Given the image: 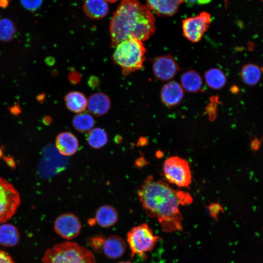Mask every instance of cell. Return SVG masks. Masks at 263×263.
Wrapping results in <instances>:
<instances>
[{
  "label": "cell",
  "instance_id": "obj_1",
  "mask_svg": "<svg viewBox=\"0 0 263 263\" xmlns=\"http://www.w3.org/2000/svg\"><path fill=\"white\" fill-rule=\"evenodd\" d=\"M137 192L145 212L157 220L164 232L182 229L183 218L180 207L192 203L193 199L189 193L175 189L152 175L145 179Z\"/></svg>",
  "mask_w": 263,
  "mask_h": 263
},
{
  "label": "cell",
  "instance_id": "obj_2",
  "mask_svg": "<svg viewBox=\"0 0 263 263\" xmlns=\"http://www.w3.org/2000/svg\"><path fill=\"white\" fill-rule=\"evenodd\" d=\"M155 31L154 17L147 6L137 0H123L110 22L111 45L114 47L119 43L132 38L143 41Z\"/></svg>",
  "mask_w": 263,
  "mask_h": 263
},
{
  "label": "cell",
  "instance_id": "obj_3",
  "mask_svg": "<svg viewBox=\"0 0 263 263\" xmlns=\"http://www.w3.org/2000/svg\"><path fill=\"white\" fill-rule=\"evenodd\" d=\"M42 263H96L94 254L89 249L73 242L58 243L48 249Z\"/></svg>",
  "mask_w": 263,
  "mask_h": 263
},
{
  "label": "cell",
  "instance_id": "obj_4",
  "mask_svg": "<svg viewBox=\"0 0 263 263\" xmlns=\"http://www.w3.org/2000/svg\"><path fill=\"white\" fill-rule=\"evenodd\" d=\"M115 47L113 59L121 67L124 75L142 68L146 51L142 41L129 39L119 43Z\"/></svg>",
  "mask_w": 263,
  "mask_h": 263
},
{
  "label": "cell",
  "instance_id": "obj_5",
  "mask_svg": "<svg viewBox=\"0 0 263 263\" xmlns=\"http://www.w3.org/2000/svg\"><path fill=\"white\" fill-rule=\"evenodd\" d=\"M126 237L132 258L136 255L143 256L150 252L159 239L146 223L133 227L128 232Z\"/></svg>",
  "mask_w": 263,
  "mask_h": 263
},
{
  "label": "cell",
  "instance_id": "obj_6",
  "mask_svg": "<svg viewBox=\"0 0 263 263\" xmlns=\"http://www.w3.org/2000/svg\"><path fill=\"white\" fill-rule=\"evenodd\" d=\"M163 171L166 179L180 188H187L191 183L192 174L189 163L178 156L166 159L163 164Z\"/></svg>",
  "mask_w": 263,
  "mask_h": 263
},
{
  "label": "cell",
  "instance_id": "obj_7",
  "mask_svg": "<svg viewBox=\"0 0 263 263\" xmlns=\"http://www.w3.org/2000/svg\"><path fill=\"white\" fill-rule=\"evenodd\" d=\"M20 203V196L17 189L0 176V224L6 222L14 215Z\"/></svg>",
  "mask_w": 263,
  "mask_h": 263
},
{
  "label": "cell",
  "instance_id": "obj_8",
  "mask_svg": "<svg viewBox=\"0 0 263 263\" xmlns=\"http://www.w3.org/2000/svg\"><path fill=\"white\" fill-rule=\"evenodd\" d=\"M210 22V15L206 12L187 18L182 21L183 35L191 42H199L208 29Z\"/></svg>",
  "mask_w": 263,
  "mask_h": 263
},
{
  "label": "cell",
  "instance_id": "obj_9",
  "mask_svg": "<svg viewBox=\"0 0 263 263\" xmlns=\"http://www.w3.org/2000/svg\"><path fill=\"white\" fill-rule=\"evenodd\" d=\"M54 229L56 233L61 238L71 240L79 235L82 225L76 215L72 213H64L56 218Z\"/></svg>",
  "mask_w": 263,
  "mask_h": 263
},
{
  "label": "cell",
  "instance_id": "obj_10",
  "mask_svg": "<svg viewBox=\"0 0 263 263\" xmlns=\"http://www.w3.org/2000/svg\"><path fill=\"white\" fill-rule=\"evenodd\" d=\"M180 70L174 58L170 55L159 56L153 62L152 71L155 77L162 81L172 79Z\"/></svg>",
  "mask_w": 263,
  "mask_h": 263
},
{
  "label": "cell",
  "instance_id": "obj_11",
  "mask_svg": "<svg viewBox=\"0 0 263 263\" xmlns=\"http://www.w3.org/2000/svg\"><path fill=\"white\" fill-rule=\"evenodd\" d=\"M184 96V92L181 85L174 81L165 84L160 92L162 103L168 107L176 106L181 102Z\"/></svg>",
  "mask_w": 263,
  "mask_h": 263
},
{
  "label": "cell",
  "instance_id": "obj_12",
  "mask_svg": "<svg viewBox=\"0 0 263 263\" xmlns=\"http://www.w3.org/2000/svg\"><path fill=\"white\" fill-rule=\"evenodd\" d=\"M127 248L126 242L117 235H112L105 238L102 253L108 258L117 259L125 252Z\"/></svg>",
  "mask_w": 263,
  "mask_h": 263
},
{
  "label": "cell",
  "instance_id": "obj_13",
  "mask_svg": "<svg viewBox=\"0 0 263 263\" xmlns=\"http://www.w3.org/2000/svg\"><path fill=\"white\" fill-rule=\"evenodd\" d=\"M55 146L62 155L70 156L78 150L79 142L77 137L72 133L64 132L59 133L55 139Z\"/></svg>",
  "mask_w": 263,
  "mask_h": 263
},
{
  "label": "cell",
  "instance_id": "obj_14",
  "mask_svg": "<svg viewBox=\"0 0 263 263\" xmlns=\"http://www.w3.org/2000/svg\"><path fill=\"white\" fill-rule=\"evenodd\" d=\"M118 220L117 211L113 207L105 205L99 207L95 211V218L90 219L89 224H97L103 228H109L115 225Z\"/></svg>",
  "mask_w": 263,
  "mask_h": 263
},
{
  "label": "cell",
  "instance_id": "obj_15",
  "mask_svg": "<svg viewBox=\"0 0 263 263\" xmlns=\"http://www.w3.org/2000/svg\"><path fill=\"white\" fill-rule=\"evenodd\" d=\"M185 0H147V7L159 16H171Z\"/></svg>",
  "mask_w": 263,
  "mask_h": 263
},
{
  "label": "cell",
  "instance_id": "obj_16",
  "mask_svg": "<svg viewBox=\"0 0 263 263\" xmlns=\"http://www.w3.org/2000/svg\"><path fill=\"white\" fill-rule=\"evenodd\" d=\"M110 106V98L103 93L93 94L88 100L87 108L89 112L96 116L105 114L109 110Z\"/></svg>",
  "mask_w": 263,
  "mask_h": 263
},
{
  "label": "cell",
  "instance_id": "obj_17",
  "mask_svg": "<svg viewBox=\"0 0 263 263\" xmlns=\"http://www.w3.org/2000/svg\"><path fill=\"white\" fill-rule=\"evenodd\" d=\"M83 10L89 18L98 19L107 15L109 6L105 0H85Z\"/></svg>",
  "mask_w": 263,
  "mask_h": 263
},
{
  "label": "cell",
  "instance_id": "obj_18",
  "mask_svg": "<svg viewBox=\"0 0 263 263\" xmlns=\"http://www.w3.org/2000/svg\"><path fill=\"white\" fill-rule=\"evenodd\" d=\"M203 85L200 75L194 70H188L184 73L181 77V86L188 92H199Z\"/></svg>",
  "mask_w": 263,
  "mask_h": 263
},
{
  "label": "cell",
  "instance_id": "obj_19",
  "mask_svg": "<svg viewBox=\"0 0 263 263\" xmlns=\"http://www.w3.org/2000/svg\"><path fill=\"white\" fill-rule=\"evenodd\" d=\"M19 240V234L17 228L10 224L0 225V244L12 247L17 244Z\"/></svg>",
  "mask_w": 263,
  "mask_h": 263
},
{
  "label": "cell",
  "instance_id": "obj_20",
  "mask_svg": "<svg viewBox=\"0 0 263 263\" xmlns=\"http://www.w3.org/2000/svg\"><path fill=\"white\" fill-rule=\"evenodd\" d=\"M67 108L75 113H81L87 107L88 100L85 96L79 92L68 93L65 97Z\"/></svg>",
  "mask_w": 263,
  "mask_h": 263
},
{
  "label": "cell",
  "instance_id": "obj_21",
  "mask_svg": "<svg viewBox=\"0 0 263 263\" xmlns=\"http://www.w3.org/2000/svg\"><path fill=\"white\" fill-rule=\"evenodd\" d=\"M262 70L257 64L248 63L242 68L240 75L243 82L248 86H254L260 81Z\"/></svg>",
  "mask_w": 263,
  "mask_h": 263
},
{
  "label": "cell",
  "instance_id": "obj_22",
  "mask_svg": "<svg viewBox=\"0 0 263 263\" xmlns=\"http://www.w3.org/2000/svg\"><path fill=\"white\" fill-rule=\"evenodd\" d=\"M205 79L209 87L216 90L223 88L226 82L225 74L218 68H211L207 71Z\"/></svg>",
  "mask_w": 263,
  "mask_h": 263
},
{
  "label": "cell",
  "instance_id": "obj_23",
  "mask_svg": "<svg viewBox=\"0 0 263 263\" xmlns=\"http://www.w3.org/2000/svg\"><path fill=\"white\" fill-rule=\"evenodd\" d=\"M86 140L90 147L99 149L107 144L108 137L104 130L98 127L93 128L88 132Z\"/></svg>",
  "mask_w": 263,
  "mask_h": 263
},
{
  "label": "cell",
  "instance_id": "obj_24",
  "mask_svg": "<svg viewBox=\"0 0 263 263\" xmlns=\"http://www.w3.org/2000/svg\"><path fill=\"white\" fill-rule=\"evenodd\" d=\"M72 124L77 132L83 133L88 132L93 129L94 120L91 114L81 113L74 116Z\"/></svg>",
  "mask_w": 263,
  "mask_h": 263
},
{
  "label": "cell",
  "instance_id": "obj_25",
  "mask_svg": "<svg viewBox=\"0 0 263 263\" xmlns=\"http://www.w3.org/2000/svg\"><path fill=\"white\" fill-rule=\"evenodd\" d=\"M17 33V27L9 19H0V41L8 42L12 40Z\"/></svg>",
  "mask_w": 263,
  "mask_h": 263
},
{
  "label": "cell",
  "instance_id": "obj_26",
  "mask_svg": "<svg viewBox=\"0 0 263 263\" xmlns=\"http://www.w3.org/2000/svg\"><path fill=\"white\" fill-rule=\"evenodd\" d=\"M105 238L101 236H95L87 240L88 244L93 249L98 253H102Z\"/></svg>",
  "mask_w": 263,
  "mask_h": 263
},
{
  "label": "cell",
  "instance_id": "obj_27",
  "mask_svg": "<svg viewBox=\"0 0 263 263\" xmlns=\"http://www.w3.org/2000/svg\"><path fill=\"white\" fill-rule=\"evenodd\" d=\"M43 0H20L22 6L28 10L34 11L41 6Z\"/></svg>",
  "mask_w": 263,
  "mask_h": 263
},
{
  "label": "cell",
  "instance_id": "obj_28",
  "mask_svg": "<svg viewBox=\"0 0 263 263\" xmlns=\"http://www.w3.org/2000/svg\"><path fill=\"white\" fill-rule=\"evenodd\" d=\"M210 216L214 219L217 220V217L221 212H224L223 208L221 205L217 203H214L210 204L208 206Z\"/></svg>",
  "mask_w": 263,
  "mask_h": 263
},
{
  "label": "cell",
  "instance_id": "obj_29",
  "mask_svg": "<svg viewBox=\"0 0 263 263\" xmlns=\"http://www.w3.org/2000/svg\"><path fill=\"white\" fill-rule=\"evenodd\" d=\"M0 263H15V262L6 252L0 250Z\"/></svg>",
  "mask_w": 263,
  "mask_h": 263
},
{
  "label": "cell",
  "instance_id": "obj_30",
  "mask_svg": "<svg viewBox=\"0 0 263 263\" xmlns=\"http://www.w3.org/2000/svg\"><path fill=\"white\" fill-rule=\"evenodd\" d=\"M261 146V141L258 138L253 139L250 143V147L254 151L259 150Z\"/></svg>",
  "mask_w": 263,
  "mask_h": 263
},
{
  "label": "cell",
  "instance_id": "obj_31",
  "mask_svg": "<svg viewBox=\"0 0 263 263\" xmlns=\"http://www.w3.org/2000/svg\"><path fill=\"white\" fill-rule=\"evenodd\" d=\"M212 0H185L190 4H206L209 3Z\"/></svg>",
  "mask_w": 263,
  "mask_h": 263
},
{
  "label": "cell",
  "instance_id": "obj_32",
  "mask_svg": "<svg viewBox=\"0 0 263 263\" xmlns=\"http://www.w3.org/2000/svg\"><path fill=\"white\" fill-rule=\"evenodd\" d=\"M147 164V161L144 157H140L138 158L135 162V165L138 167H142Z\"/></svg>",
  "mask_w": 263,
  "mask_h": 263
},
{
  "label": "cell",
  "instance_id": "obj_33",
  "mask_svg": "<svg viewBox=\"0 0 263 263\" xmlns=\"http://www.w3.org/2000/svg\"><path fill=\"white\" fill-rule=\"evenodd\" d=\"M8 4V0H0V7H5Z\"/></svg>",
  "mask_w": 263,
  "mask_h": 263
},
{
  "label": "cell",
  "instance_id": "obj_34",
  "mask_svg": "<svg viewBox=\"0 0 263 263\" xmlns=\"http://www.w3.org/2000/svg\"><path fill=\"white\" fill-rule=\"evenodd\" d=\"M148 142L147 140L145 138H141L138 141V143L140 144V145H145Z\"/></svg>",
  "mask_w": 263,
  "mask_h": 263
},
{
  "label": "cell",
  "instance_id": "obj_35",
  "mask_svg": "<svg viewBox=\"0 0 263 263\" xmlns=\"http://www.w3.org/2000/svg\"><path fill=\"white\" fill-rule=\"evenodd\" d=\"M106 1L110 2V3H113L116 1L118 0H105Z\"/></svg>",
  "mask_w": 263,
  "mask_h": 263
},
{
  "label": "cell",
  "instance_id": "obj_36",
  "mask_svg": "<svg viewBox=\"0 0 263 263\" xmlns=\"http://www.w3.org/2000/svg\"><path fill=\"white\" fill-rule=\"evenodd\" d=\"M117 263H132L130 261H121Z\"/></svg>",
  "mask_w": 263,
  "mask_h": 263
},
{
  "label": "cell",
  "instance_id": "obj_37",
  "mask_svg": "<svg viewBox=\"0 0 263 263\" xmlns=\"http://www.w3.org/2000/svg\"><path fill=\"white\" fill-rule=\"evenodd\" d=\"M261 0L263 1V0Z\"/></svg>",
  "mask_w": 263,
  "mask_h": 263
}]
</instances>
